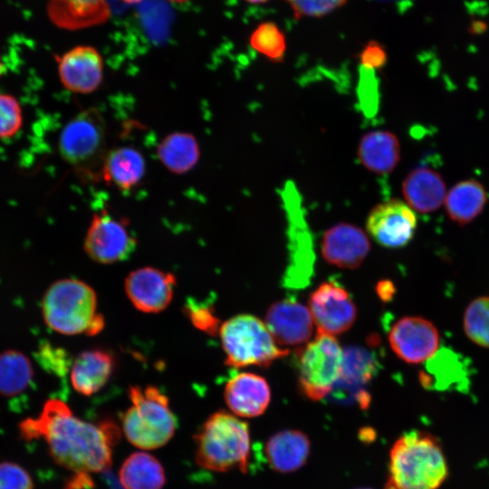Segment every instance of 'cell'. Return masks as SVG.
I'll return each instance as SVG.
<instances>
[{
	"mask_svg": "<svg viewBox=\"0 0 489 489\" xmlns=\"http://www.w3.org/2000/svg\"><path fill=\"white\" fill-rule=\"evenodd\" d=\"M185 312L197 329L211 335L219 331V320L214 312V308L206 303L194 300L187 301Z\"/></svg>",
	"mask_w": 489,
	"mask_h": 489,
	"instance_id": "cell-33",
	"label": "cell"
},
{
	"mask_svg": "<svg viewBox=\"0 0 489 489\" xmlns=\"http://www.w3.org/2000/svg\"><path fill=\"white\" fill-rule=\"evenodd\" d=\"M264 323L275 342L283 348L307 342L314 322L309 309L290 297L277 301L268 308Z\"/></svg>",
	"mask_w": 489,
	"mask_h": 489,
	"instance_id": "cell-15",
	"label": "cell"
},
{
	"mask_svg": "<svg viewBox=\"0 0 489 489\" xmlns=\"http://www.w3.org/2000/svg\"><path fill=\"white\" fill-rule=\"evenodd\" d=\"M103 59L91 45H77L58 60L59 79L65 89L78 94L95 91L103 79Z\"/></svg>",
	"mask_w": 489,
	"mask_h": 489,
	"instance_id": "cell-16",
	"label": "cell"
},
{
	"mask_svg": "<svg viewBox=\"0 0 489 489\" xmlns=\"http://www.w3.org/2000/svg\"><path fill=\"white\" fill-rule=\"evenodd\" d=\"M311 452L308 436L301 430L287 429L273 434L266 441L264 454L269 465L279 473L300 469Z\"/></svg>",
	"mask_w": 489,
	"mask_h": 489,
	"instance_id": "cell-20",
	"label": "cell"
},
{
	"mask_svg": "<svg viewBox=\"0 0 489 489\" xmlns=\"http://www.w3.org/2000/svg\"><path fill=\"white\" fill-rule=\"evenodd\" d=\"M360 489H369V488H360Z\"/></svg>",
	"mask_w": 489,
	"mask_h": 489,
	"instance_id": "cell-42",
	"label": "cell"
},
{
	"mask_svg": "<svg viewBox=\"0 0 489 489\" xmlns=\"http://www.w3.org/2000/svg\"><path fill=\"white\" fill-rule=\"evenodd\" d=\"M487 201L484 187L475 180L462 181L446 194V212L452 221L466 225L473 221L484 209Z\"/></svg>",
	"mask_w": 489,
	"mask_h": 489,
	"instance_id": "cell-26",
	"label": "cell"
},
{
	"mask_svg": "<svg viewBox=\"0 0 489 489\" xmlns=\"http://www.w3.org/2000/svg\"><path fill=\"white\" fill-rule=\"evenodd\" d=\"M19 429L27 441L43 438L54 462L76 474L101 473L111 465L114 426L82 420L60 399L47 400L40 415L22 421Z\"/></svg>",
	"mask_w": 489,
	"mask_h": 489,
	"instance_id": "cell-1",
	"label": "cell"
},
{
	"mask_svg": "<svg viewBox=\"0 0 489 489\" xmlns=\"http://www.w3.org/2000/svg\"><path fill=\"white\" fill-rule=\"evenodd\" d=\"M369 249L366 233L347 223H340L328 229L321 241L322 257L330 264L340 268L359 267Z\"/></svg>",
	"mask_w": 489,
	"mask_h": 489,
	"instance_id": "cell-17",
	"label": "cell"
},
{
	"mask_svg": "<svg viewBox=\"0 0 489 489\" xmlns=\"http://www.w3.org/2000/svg\"><path fill=\"white\" fill-rule=\"evenodd\" d=\"M33 376L32 362L23 352L10 350L0 353V395L13 397L22 393Z\"/></svg>",
	"mask_w": 489,
	"mask_h": 489,
	"instance_id": "cell-28",
	"label": "cell"
},
{
	"mask_svg": "<svg viewBox=\"0 0 489 489\" xmlns=\"http://www.w3.org/2000/svg\"><path fill=\"white\" fill-rule=\"evenodd\" d=\"M3 69H4V66H3V62H2V59L0 55V73L2 72Z\"/></svg>",
	"mask_w": 489,
	"mask_h": 489,
	"instance_id": "cell-41",
	"label": "cell"
},
{
	"mask_svg": "<svg viewBox=\"0 0 489 489\" xmlns=\"http://www.w3.org/2000/svg\"><path fill=\"white\" fill-rule=\"evenodd\" d=\"M344 350L335 336L317 332L297 353L298 382L302 395L312 401L327 397L340 380Z\"/></svg>",
	"mask_w": 489,
	"mask_h": 489,
	"instance_id": "cell-8",
	"label": "cell"
},
{
	"mask_svg": "<svg viewBox=\"0 0 489 489\" xmlns=\"http://www.w3.org/2000/svg\"><path fill=\"white\" fill-rule=\"evenodd\" d=\"M218 332L228 366L267 367L289 353L275 342L265 323L252 314L228 319Z\"/></svg>",
	"mask_w": 489,
	"mask_h": 489,
	"instance_id": "cell-6",
	"label": "cell"
},
{
	"mask_svg": "<svg viewBox=\"0 0 489 489\" xmlns=\"http://www.w3.org/2000/svg\"><path fill=\"white\" fill-rule=\"evenodd\" d=\"M245 1H247V2H249L251 4H262V3H264V2H266L268 0H245Z\"/></svg>",
	"mask_w": 489,
	"mask_h": 489,
	"instance_id": "cell-39",
	"label": "cell"
},
{
	"mask_svg": "<svg viewBox=\"0 0 489 489\" xmlns=\"http://www.w3.org/2000/svg\"><path fill=\"white\" fill-rule=\"evenodd\" d=\"M120 1H122L123 3H126V4L132 5V4L141 3L144 0H120Z\"/></svg>",
	"mask_w": 489,
	"mask_h": 489,
	"instance_id": "cell-38",
	"label": "cell"
},
{
	"mask_svg": "<svg viewBox=\"0 0 489 489\" xmlns=\"http://www.w3.org/2000/svg\"><path fill=\"white\" fill-rule=\"evenodd\" d=\"M368 233L380 245L403 247L412 239L417 227L415 211L405 202L389 199L377 205L369 213Z\"/></svg>",
	"mask_w": 489,
	"mask_h": 489,
	"instance_id": "cell-13",
	"label": "cell"
},
{
	"mask_svg": "<svg viewBox=\"0 0 489 489\" xmlns=\"http://www.w3.org/2000/svg\"><path fill=\"white\" fill-rule=\"evenodd\" d=\"M125 291L134 307L143 312L156 313L165 310L172 301L176 278L154 267H142L129 273Z\"/></svg>",
	"mask_w": 489,
	"mask_h": 489,
	"instance_id": "cell-14",
	"label": "cell"
},
{
	"mask_svg": "<svg viewBox=\"0 0 489 489\" xmlns=\"http://www.w3.org/2000/svg\"><path fill=\"white\" fill-rule=\"evenodd\" d=\"M113 369L114 359L108 351L100 349L82 351L72 364L71 383L81 395L91 396L105 386Z\"/></svg>",
	"mask_w": 489,
	"mask_h": 489,
	"instance_id": "cell-21",
	"label": "cell"
},
{
	"mask_svg": "<svg viewBox=\"0 0 489 489\" xmlns=\"http://www.w3.org/2000/svg\"><path fill=\"white\" fill-rule=\"evenodd\" d=\"M400 149L397 137L385 130L371 131L361 139L358 157L360 163L377 174L391 172L399 161Z\"/></svg>",
	"mask_w": 489,
	"mask_h": 489,
	"instance_id": "cell-24",
	"label": "cell"
},
{
	"mask_svg": "<svg viewBox=\"0 0 489 489\" xmlns=\"http://www.w3.org/2000/svg\"><path fill=\"white\" fill-rule=\"evenodd\" d=\"M375 369V360L367 350L350 348L344 351L340 379L350 385L364 384L372 378Z\"/></svg>",
	"mask_w": 489,
	"mask_h": 489,
	"instance_id": "cell-31",
	"label": "cell"
},
{
	"mask_svg": "<svg viewBox=\"0 0 489 489\" xmlns=\"http://www.w3.org/2000/svg\"><path fill=\"white\" fill-rule=\"evenodd\" d=\"M105 121L95 108L77 114L62 129L58 147L62 158L83 179L101 178L105 151Z\"/></svg>",
	"mask_w": 489,
	"mask_h": 489,
	"instance_id": "cell-7",
	"label": "cell"
},
{
	"mask_svg": "<svg viewBox=\"0 0 489 489\" xmlns=\"http://www.w3.org/2000/svg\"><path fill=\"white\" fill-rule=\"evenodd\" d=\"M308 309L318 332L333 336L347 331L357 318L349 292L334 281L321 283L310 294Z\"/></svg>",
	"mask_w": 489,
	"mask_h": 489,
	"instance_id": "cell-11",
	"label": "cell"
},
{
	"mask_svg": "<svg viewBox=\"0 0 489 489\" xmlns=\"http://www.w3.org/2000/svg\"><path fill=\"white\" fill-rule=\"evenodd\" d=\"M169 2H173V3H184V2H187L188 0H168Z\"/></svg>",
	"mask_w": 489,
	"mask_h": 489,
	"instance_id": "cell-40",
	"label": "cell"
},
{
	"mask_svg": "<svg viewBox=\"0 0 489 489\" xmlns=\"http://www.w3.org/2000/svg\"><path fill=\"white\" fill-rule=\"evenodd\" d=\"M157 155L169 171L184 174L197 163L200 156L199 145L193 134L174 132L161 140Z\"/></svg>",
	"mask_w": 489,
	"mask_h": 489,
	"instance_id": "cell-27",
	"label": "cell"
},
{
	"mask_svg": "<svg viewBox=\"0 0 489 489\" xmlns=\"http://www.w3.org/2000/svg\"><path fill=\"white\" fill-rule=\"evenodd\" d=\"M47 14L54 25L74 31L104 24L111 10L108 0H48Z\"/></svg>",
	"mask_w": 489,
	"mask_h": 489,
	"instance_id": "cell-19",
	"label": "cell"
},
{
	"mask_svg": "<svg viewBox=\"0 0 489 489\" xmlns=\"http://www.w3.org/2000/svg\"><path fill=\"white\" fill-rule=\"evenodd\" d=\"M196 462L201 467L227 472L248 467L251 436L248 424L231 412L210 415L194 437Z\"/></svg>",
	"mask_w": 489,
	"mask_h": 489,
	"instance_id": "cell-3",
	"label": "cell"
},
{
	"mask_svg": "<svg viewBox=\"0 0 489 489\" xmlns=\"http://www.w3.org/2000/svg\"><path fill=\"white\" fill-rule=\"evenodd\" d=\"M282 197L288 220L289 263L283 277L285 287L307 286L313 272L314 253L312 235L305 220L300 193L292 182H287Z\"/></svg>",
	"mask_w": 489,
	"mask_h": 489,
	"instance_id": "cell-9",
	"label": "cell"
},
{
	"mask_svg": "<svg viewBox=\"0 0 489 489\" xmlns=\"http://www.w3.org/2000/svg\"><path fill=\"white\" fill-rule=\"evenodd\" d=\"M146 170L142 154L130 147H120L109 151L105 157L101 178L121 192L138 186Z\"/></svg>",
	"mask_w": 489,
	"mask_h": 489,
	"instance_id": "cell-23",
	"label": "cell"
},
{
	"mask_svg": "<svg viewBox=\"0 0 489 489\" xmlns=\"http://www.w3.org/2000/svg\"><path fill=\"white\" fill-rule=\"evenodd\" d=\"M386 61V52L376 42L368 43L360 53L361 64L369 70L380 69Z\"/></svg>",
	"mask_w": 489,
	"mask_h": 489,
	"instance_id": "cell-36",
	"label": "cell"
},
{
	"mask_svg": "<svg viewBox=\"0 0 489 489\" xmlns=\"http://www.w3.org/2000/svg\"><path fill=\"white\" fill-rule=\"evenodd\" d=\"M377 292L381 300L389 301L395 294V286L389 281H381L377 285Z\"/></svg>",
	"mask_w": 489,
	"mask_h": 489,
	"instance_id": "cell-37",
	"label": "cell"
},
{
	"mask_svg": "<svg viewBox=\"0 0 489 489\" xmlns=\"http://www.w3.org/2000/svg\"><path fill=\"white\" fill-rule=\"evenodd\" d=\"M464 331L475 344L489 348V296H480L466 307L463 319Z\"/></svg>",
	"mask_w": 489,
	"mask_h": 489,
	"instance_id": "cell-29",
	"label": "cell"
},
{
	"mask_svg": "<svg viewBox=\"0 0 489 489\" xmlns=\"http://www.w3.org/2000/svg\"><path fill=\"white\" fill-rule=\"evenodd\" d=\"M402 191L407 204L418 213L436 210L446 199V186L441 176L429 168L410 172L403 181Z\"/></svg>",
	"mask_w": 489,
	"mask_h": 489,
	"instance_id": "cell-22",
	"label": "cell"
},
{
	"mask_svg": "<svg viewBox=\"0 0 489 489\" xmlns=\"http://www.w3.org/2000/svg\"><path fill=\"white\" fill-rule=\"evenodd\" d=\"M250 44L261 54L273 62H282L286 50L285 37L272 22L259 24L250 36Z\"/></svg>",
	"mask_w": 489,
	"mask_h": 489,
	"instance_id": "cell-30",
	"label": "cell"
},
{
	"mask_svg": "<svg viewBox=\"0 0 489 489\" xmlns=\"http://www.w3.org/2000/svg\"><path fill=\"white\" fill-rule=\"evenodd\" d=\"M296 17H320L341 6L347 0H285Z\"/></svg>",
	"mask_w": 489,
	"mask_h": 489,
	"instance_id": "cell-35",
	"label": "cell"
},
{
	"mask_svg": "<svg viewBox=\"0 0 489 489\" xmlns=\"http://www.w3.org/2000/svg\"><path fill=\"white\" fill-rule=\"evenodd\" d=\"M137 239L126 219L107 209L93 215L84 238V250L93 261L114 264L126 260L134 252Z\"/></svg>",
	"mask_w": 489,
	"mask_h": 489,
	"instance_id": "cell-10",
	"label": "cell"
},
{
	"mask_svg": "<svg viewBox=\"0 0 489 489\" xmlns=\"http://www.w3.org/2000/svg\"><path fill=\"white\" fill-rule=\"evenodd\" d=\"M447 475L437 439L423 431H408L390 448L386 489H438Z\"/></svg>",
	"mask_w": 489,
	"mask_h": 489,
	"instance_id": "cell-2",
	"label": "cell"
},
{
	"mask_svg": "<svg viewBox=\"0 0 489 489\" xmlns=\"http://www.w3.org/2000/svg\"><path fill=\"white\" fill-rule=\"evenodd\" d=\"M46 325L63 335L85 333L93 336L104 328V318L98 312L97 296L86 283L62 279L53 283L42 300Z\"/></svg>",
	"mask_w": 489,
	"mask_h": 489,
	"instance_id": "cell-4",
	"label": "cell"
},
{
	"mask_svg": "<svg viewBox=\"0 0 489 489\" xmlns=\"http://www.w3.org/2000/svg\"><path fill=\"white\" fill-rule=\"evenodd\" d=\"M388 342L402 360L417 364L428 360L437 351L440 337L432 321L420 316L398 320L388 332Z\"/></svg>",
	"mask_w": 489,
	"mask_h": 489,
	"instance_id": "cell-12",
	"label": "cell"
},
{
	"mask_svg": "<svg viewBox=\"0 0 489 489\" xmlns=\"http://www.w3.org/2000/svg\"><path fill=\"white\" fill-rule=\"evenodd\" d=\"M119 479L123 489H162L166 475L161 463L146 452H135L122 463Z\"/></svg>",
	"mask_w": 489,
	"mask_h": 489,
	"instance_id": "cell-25",
	"label": "cell"
},
{
	"mask_svg": "<svg viewBox=\"0 0 489 489\" xmlns=\"http://www.w3.org/2000/svg\"><path fill=\"white\" fill-rule=\"evenodd\" d=\"M23 110L15 97L0 93V139L15 135L23 125Z\"/></svg>",
	"mask_w": 489,
	"mask_h": 489,
	"instance_id": "cell-32",
	"label": "cell"
},
{
	"mask_svg": "<svg viewBox=\"0 0 489 489\" xmlns=\"http://www.w3.org/2000/svg\"><path fill=\"white\" fill-rule=\"evenodd\" d=\"M224 398L231 413L241 418L261 416L271 401V389L264 378L240 372L225 384Z\"/></svg>",
	"mask_w": 489,
	"mask_h": 489,
	"instance_id": "cell-18",
	"label": "cell"
},
{
	"mask_svg": "<svg viewBox=\"0 0 489 489\" xmlns=\"http://www.w3.org/2000/svg\"><path fill=\"white\" fill-rule=\"evenodd\" d=\"M30 474L18 464L0 463V489H33Z\"/></svg>",
	"mask_w": 489,
	"mask_h": 489,
	"instance_id": "cell-34",
	"label": "cell"
},
{
	"mask_svg": "<svg viewBox=\"0 0 489 489\" xmlns=\"http://www.w3.org/2000/svg\"><path fill=\"white\" fill-rule=\"evenodd\" d=\"M128 395L130 406L121 418L122 430L128 441L144 450L165 446L177 428L168 397L152 386H132Z\"/></svg>",
	"mask_w": 489,
	"mask_h": 489,
	"instance_id": "cell-5",
	"label": "cell"
}]
</instances>
